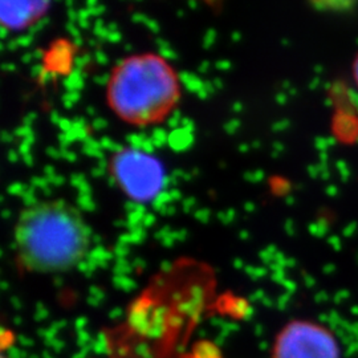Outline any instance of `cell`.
<instances>
[{
	"instance_id": "obj_1",
	"label": "cell",
	"mask_w": 358,
	"mask_h": 358,
	"mask_svg": "<svg viewBox=\"0 0 358 358\" xmlns=\"http://www.w3.org/2000/svg\"><path fill=\"white\" fill-rule=\"evenodd\" d=\"M90 244L87 219L64 199L36 201L26 206L15 222V259L27 272L60 273L75 268Z\"/></svg>"
},
{
	"instance_id": "obj_2",
	"label": "cell",
	"mask_w": 358,
	"mask_h": 358,
	"mask_svg": "<svg viewBox=\"0 0 358 358\" xmlns=\"http://www.w3.org/2000/svg\"><path fill=\"white\" fill-rule=\"evenodd\" d=\"M180 94L178 72L154 52L124 57L113 66L106 83L108 106L131 127L162 122L178 105Z\"/></svg>"
},
{
	"instance_id": "obj_3",
	"label": "cell",
	"mask_w": 358,
	"mask_h": 358,
	"mask_svg": "<svg viewBox=\"0 0 358 358\" xmlns=\"http://www.w3.org/2000/svg\"><path fill=\"white\" fill-rule=\"evenodd\" d=\"M109 173L118 189L137 203L154 199L165 182L159 159L134 148L117 150L109 161Z\"/></svg>"
},
{
	"instance_id": "obj_4",
	"label": "cell",
	"mask_w": 358,
	"mask_h": 358,
	"mask_svg": "<svg viewBox=\"0 0 358 358\" xmlns=\"http://www.w3.org/2000/svg\"><path fill=\"white\" fill-rule=\"evenodd\" d=\"M271 358H341V349L327 327L315 321L292 320L276 334Z\"/></svg>"
},
{
	"instance_id": "obj_5",
	"label": "cell",
	"mask_w": 358,
	"mask_h": 358,
	"mask_svg": "<svg viewBox=\"0 0 358 358\" xmlns=\"http://www.w3.org/2000/svg\"><path fill=\"white\" fill-rule=\"evenodd\" d=\"M50 7L48 1H1L0 23L6 31L20 32L38 23Z\"/></svg>"
},
{
	"instance_id": "obj_6",
	"label": "cell",
	"mask_w": 358,
	"mask_h": 358,
	"mask_svg": "<svg viewBox=\"0 0 358 358\" xmlns=\"http://www.w3.org/2000/svg\"><path fill=\"white\" fill-rule=\"evenodd\" d=\"M353 78H355L358 88V55L356 60H355V64H353Z\"/></svg>"
}]
</instances>
